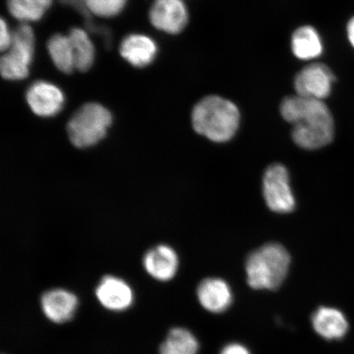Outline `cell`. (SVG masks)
I'll use <instances>...</instances> for the list:
<instances>
[{"mask_svg": "<svg viewBox=\"0 0 354 354\" xmlns=\"http://www.w3.org/2000/svg\"><path fill=\"white\" fill-rule=\"evenodd\" d=\"M240 112L232 102L216 95L207 96L194 106V131L214 142L231 140L240 125Z\"/></svg>", "mask_w": 354, "mask_h": 354, "instance_id": "cell-2", "label": "cell"}, {"mask_svg": "<svg viewBox=\"0 0 354 354\" xmlns=\"http://www.w3.org/2000/svg\"><path fill=\"white\" fill-rule=\"evenodd\" d=\"M93 15L101 17H114L120 13L127 0H84Z\"/></svg>", "mask_w": 354, "mask_h": 354, "instance_id": "cell-21", "label": "cell"}, {"mask_svg": "<svg viewBox=\"0 0 354 354\" xmlns=\"http://www.w3.org/2000/svg\"><path fill=\"white\" fill-rule=\"evenodd\" d=\"M334 82V75L328 66L313 64L296 75L295 88L299 96L322 100L330 94Z\"/></svg>", "mask_w": 354, "mask_h": 354, "instance_id": "cell-7", "label": "cell"}, {"mask_svg": "<svg viewBox=\"0 0 354 354\" xmlns=\"http://www.w3.org/2000/svg\"><path fill=\"white\" fill-rule=\"evenodd\" d=\"M178 257L171 247L158 245L145 254L144 266L150 276L158 281H167L174 278L178 269Z\"/></svg>", "mask_w": 354, "mask_h": 354, "instance_id": "cell-13", "label": "cell"}, {"mask_svg": "<svg viewBox=\"0 0 354 354\" xmlns=\"http://www.w3.org/2000/svg\"><path fill=\"white\" fill-rule=\"evenodd\" d=\"M290 264V256L284 247L267 243L248 257V284L255 290H277L284 281Z\"/></svg>", "mask_w": 354, "mask_h": 354, "instance_id": "cell-3", "label": "cell"}, {"mask_svg": "<svg viewBox=\"0 0 354 354\" xmlns=\"http://www.w3.org/2000/svg\"><path fill=\"white\" fill-rule=\"evenodd\" d=\"M263 196L269 209L278 214H289L295 207L289 172L281 165H273L263 176Z\"/></svg>", "mask_w": 354, "mask_h": 354, "instance_id": "cell-6", "label": "cell"}, {"mask_svg": "<svg viewBox=\"0 0 354 354\" xmlns=\"http://www.w3.org/2000/svg\"><path fill=\"white\" fill-rule=\"evenodd\" d=\"M68 37L73 46L75 69L86 72L95 60V47L88 35L82 29L73 28Z\"/></svg>", "mask_w": 354, "mask_h": 354, "instance_id": "cell-17", "label": "cell"}, {"mask_svg": "<svg viewBox=\"0 0 354 354\" xmlns=\"http://www.w3.org/2000/svg\"><path fill=\"white\" fill-rule=\"evenodd\" d=\"M281 113L293 125L292 138L301 148L320 149L334 138L333 118L322 100L289 96L282 101Z\"/></svg>", "mask_w": 354, "mask_h": 354, "instance_id": "cell-1", "label": "cell"}, {"mask_svg": "<svg viewBox=\"0 0 354 354\" xmlns=\"http://www.w3.org/2000/svg\"><path fill=\"white\" fill-rule=\"evenodd\" d=\"M292 50L299 59H316L322 53V39L317 30L310 26L295 30L292 37Z\"/></svg>", "mask_w": 354, "mask_h": 354, "instance_id": "cell-16", "label": "cell"}, {"mask_svg": "<svg viewBox=\"0 0 354 354\" xmlns=\"http://www.w3.org/2000/svg\"><path fill=\"white\" fill-rule=\"evenodd\" d=\"M197 295L199 303L211 313H223L232 302L231 288L219 278L203 280L198 287Z\"/></svg>", "mask_w": 354, "mask_h": 354, "instance_id": "cell-12", "label": "cell"}, {"mask_svg": "<svg viewBox=\"0 0 354 354\" xmlns=\"http://www.w3.org/2000/svg\"><path fill=\"white\" fill-rule=\"evenodd\" d=\"M48 54L56 68L64 73H71L75 69L72 44L68 35L56 34L48 39Z\"/></svg>", "mask_w": 354, "mask_h": 354, "instance_id": "cell-18", "label": "cell"}, {"mask_svg": "<svg viewBox=\"0 0 354 354\" xmlns=\"http://www.w3.org/2000/svg\"><path fill=\"white\" fill-rule=\"evenodd\" d=\"M312 323L317 333L328 340L342 339L348 330L346 317L334 308H318L312 317Z\"/></svg>", "mask_w": 354, "mask_h": 354, "instance_id": "cell-14", "label": "cell"}, {"mask_svg": "<svg viewBox=\"0 0 354 354\" xmlns=\"http://www.w3.org/2000/svg\"><path fill=\"white\" fill-rule=\"evenodd\" d=\"M12 41V33H11L7 22L3 19L0 24V50L6 52L10 48Z\"/></svg>", "mask_w": 354, "mask_h": 354, "instance_id": "cell-22", "label": "cell"}, {"mask_svg": "<svg viewBox=\"0 0 354 354\" xmlns=\"http://www.w3.org/2000/svg\"><path fill=\"white\" fill-rule=\"evenodd\" d=\"M77 296L63 289L47 291L41 297V308L48 320L61 324L70 321L77 311Z\"/></svg>", "mask_w": 354, "mask_h": 354, "instance_id": "cell-11", "label": "cell"}, {"mask_svg": "<svg viewBox=\"0 0 354 354\" xmlns=\"http://www.w3.org/2000/svg\"><path fill=\"white\" fill-rule=\"evenodd\" d=\"M198 342L187 329H171L159 349V354H197Z\"/></svg>", "mask_w": 354, "mask_h": 354, "instance_id": "cell-19", "label": "cell"}, {"mask_svg": "<svg viewBox=\"0 0 354 354\" xmlns=\"http://www.w3.org/2000/svg\"><path fill=\"white\" fill-rule=\"evenodd\" d=\"M53 0H8L11 15L22 21H35L41 19L51 6Z\"/></svg>", "mask_w": 354, "mask_h": 354, "instance_id": "cell-20", "label": "cell"}, {"mask_svg": "<svg viewBox=\"0 0 354 354\" xmlns=\"http://www.w3.org/2000/svg\"><path fill=\"white\" fill-rule=\"evenodd\" d=\"M34 32L30 26L24 24L12 33L11 46L0 60V72L4 79L22 80L28 76L34 55Z\"/></svg>", "mask_w": 354, "mask_h": 354, "instance_id": "cell-5", "label": "cell"}, {"mask_svg": "<svg viewBox=\"0 0 354 354\" xmlns=\"http://www.w3.org/2000/svg\"><path fill=\"white\" fill-rule=\"evenodd\" d=\"M95 294L100 303L113 312L125 311L131 306L134 300L130 286L122 279L113 276L102 279Z\"/></svg>", "mask_w": 354, "mask_h": 354, "instance_id": "cell-10", "label": "cell"}, {"mask_svg": "<svg viewBox=\"0 0 354 354\" xmlns=\"http://www.w3.org/2000/svg\"><path fill=\"white\" fill-rule=\"evenodd\" d=\"M149 19L155 28L178 34L187 24L188 12L183 0H154Z\"/></svg>", "mask_w": 354, "mask_h": 354, "instance_id": "cell-8", "label": "cell"}, {"mask_svg": "<svg viewBox=\"0 0 354 354\" xmlns=\"http://www.w3.org/2000/svg\"><path fill=\"white\" fill-rule=\"evenodd\" d=\"M26 101L39 117H53L64 107V95L59 88L46 82L33 84L26 92Z\"/></svg>", "mask_w": 354, "mask_h": 354, "instance_id": "cell-9", "label": "cell"}, {"mask_svg": "<svg viewBox=\"0 0 354 354\" xmlns=\"http://www.w3.org/2000/svg\"><path fill=\"white\" fill-rule=\"evenodd\" d=\"M112 121V115L104 106L83 105L68 124L69 140L77 148L91 147L104 139Z\"/></svg>", "mask_w": 354, "mask_h": 354, "instance_id": "cell-4", "label": "cell"}, {"mask_svg": "<svg viewBox=\"0 0 354 354\" xmlns=\"http://www.w3.org/2000/svg\"><path fill=\"white\" fill-rule=\"evenodd\" d=\"M121 55L128 63L136 68L149 65L157 55V46L151 38L144 35H128L123 39Z\"/></svg>", "mask_w": 354, "mask_h": 354, "instance_id": "cell-15", "label": "cell"}, {"mask_svg": "<svg viewBox=\"0 0 354 354\" xmlns=\"http://www.w3.org/2000/svg\"><path fill=\"white\" fill-rule=\"evenodd\" d=\"M220 354H250V353L241 344H231L224 347Z\"/></svg>", "mask_w": 354, "mask_h": 354, "instance_id": "cell-23", "label": "cell"}, {"mask_svg": "<svg viewBox=\"0 0 354 354\" xmlns=\"http://www.w3.org/2000/svg\"><path fill=\"white\" fill-rule=\"evenodd\" d=\"M348 37L354 48V17L349 21L347 28Z\"/></svg>", "mask_w": 354, "mask_h": 354, "instance_id": "cell-24", "label": "cell"}]
</instances>
